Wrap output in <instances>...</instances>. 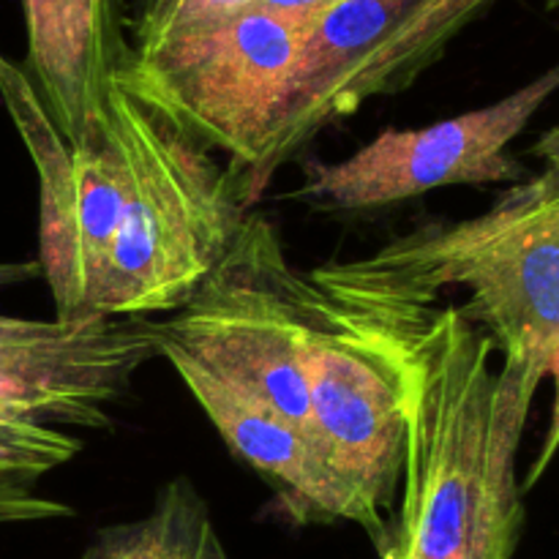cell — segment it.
<instances>
[{"label": "cell", "mask_w": 559, "mask_h": 559, "mask_svg": "<svg viewBox=\"0 0 559 559\" xmlns=\"http://www.w3.org/2000/svg\"><path fill=\"white\" fill-rule=\"evenodd\" d=\"M336 304L364 322L402 393V478L377 557L513 559L524 527L516 462L535 393L459 306Z\"/></svg>", "instance_id": "1"}, {"label": "cell", "mask_w": 559, "mask_h": 559, "mask_svg": "<svg viewBox=\"0 0 559 559\" xmlns=\"http://www.w3.org/2000/svg\"><path fill=\"white\" fill-rule=\"evenodd\" d=\"M306 278L355 304L435 306L445 289H464L459 311L495 342L502 369L538 393L559 336V189L535 175L478 216L424 224Z\"/></svg>", "instance_id": "2"}, {"label": "cell", "mask_w": 559, "mask_h": 559, "mask_svg": "<svg viewBox=\"0 0 559 559\" xmlns=\"http://www.w3.org/2000/svg\"><path fill=\"white\" fill-rule=\"evenodd\" d=\"M109 126L126 200L93 293V317L173 314L211 276L249 216L243 173L112 85Z\"/></svg>", "instance_id": "3"}, {"label": "cell", "mask_w": 559, "mask_h": 559, "mask_svg": "<svg viewBox=\"0 0 559 559\" xmlns=\"http://www.w3.org/2000/svg\"><path fill=\"white\" fill-rule=\"evenodd\" d=\"M306 31L262 9L131 47L115 87L249 175L282 115Z\"/></svg>", "instance_id": "4"}, {"label": "cell", "mask_w": 559, "mask_h": 559, "mask_svg": "<svg viewBox=\"0 0 559 559\" xmlns=\"http://www.w3.org/2000/svg\"><path fill=\"white\" fill-rule=\"evenodd\" d=\"M497 0H336L306 31L282 115L260 164L243 175L246 200L322 129L369 98L402 93L437 63L453 38Z\"/></svg>", "instance_id": "5"}, {"label": "cell", "mask_w": 559, "mask_h": 559, "mask_svg": "<svg viewBox=\"0 0 559 559\" xmlns=\"http://www.w3.org/2000/svg\"><path fill=\"white\" fill-rule=\"evenodd\" d=\"M153 325L158 349H175L260 399L311 440L300 364L304 276L289 267L282 238L267 218L249 213L211 276L180 309Z\"/></svg>", "instance_id": "6"}, {"label": "cell", "mask_w": 559, "mask_h": 559, "mask_svg": "<svg viewBox=\"0 0 559 559\" xmlns=\"http://www.w3.org/2000/svg\"><path fill=\"white\" fill-rule=\"evenodd\" d=\"M559 91V63L511 96L424 129H388L344 162L306 164L295 197L333 211L396 205L442 186L522 183L511 142Z\"/></svg>", "instance_id": "7"}, {"label": "cell", "mask_w": 559, "mask_h": 559, "mask_svg": "<svg viewBox=\"0 0 559 559\" xmlns=\"http://www.w3.org/2000/svg\"><path fill=\"white\" fill-rule=\"evenodd\" d=\"M300 347L311 440L388 527L404 456V407L396 377L364 322L304 276Z\"/></svg>", "instance_id": "8"}, {"label": "cell", "mask_w": 559, "mask_h": 559, "mask_svg": "<svg viewBox=\"0 0 559 559\" xmlns=\"http://www.w3.org/2000/svg\"><path fill=\"white\" fill-rule=\"evenodd\" d=\"M0 98L38 175V267L55 298V317L87 320L126 200V164L107 136L69 147L25 69L0 52Z\"/></svg>", "instance_id": "9"}, {"label": "cell", "mask_w": 559, "mask_h": 559, "mask_svg": "<svg viewBox=\"0 0 559 559\" xmlns=\"http://www.w3.org/2000/svg\"><path fill=\"white\" fill-rule=\"evenodd\" d=\"M36 276L38 260L0 265V287ZM156 355V325L147 317L63 322L0 314V393L55 429H107L109 409Z\"/></svg>", "instance_id": "10"}, {"label": "cell", "mask_w": 559, "mask_h": 559, "mask_svg": "<svg viewBox=\"0 0 559 559\" xmlns=\"http://www.w3.org/2000/svg\"><path fill=\"white\" fill-rule=\"evenodd\" d=\"M202 407L229 451L238 453L276 489L295 524H358L371 544L385 540L388 527L360 500L358 491L322 459L314 442L273 413L260 399L229 385L175 349H158Z\"/></svg>", "instance_id": "11"}, {"label": "cell", "mask_w": 559, "mask_h": 559, "mask_svg": "<svg viewBox=\"0 0 559 559\" xmlns=\"http://www.w3.org/2000/svg\"><path fill=\"white\" fill-rule=\"evenodd\" d=\"M27 80L69 147L107 136V96L131 44L126 0H22Z\"/></svg>", "instance_id": "12"}, {"label": "cell", "mask_w": 559, "mask_h": 559, "mask_svg": "<svg viewBox=\"0 0 559 559\" xmlns=\"http://www.w3.org/2000/svg\"><path fill=\"white\" fill-rule=\"evenodd\" d=\"M82 559H229L205 497L178 475L158 489L151 511L98 530Z\"/></svg>", "instance_id": "13"}, {"label": "cell", "mask_w": 559, "mask_h": 559, "mask_svg": "<svg viewBox=\"0 0 559 559\" xmlns=\"http://www.w3.org/2000/svg\"><path fill=\"white\" fill-rule=\"evenodd\" d=\"M80 451L82 440L41 424L0 393V513L14 516L36 506L27 491Z\"/></svg>", "instance_id": "14"}, {"label": "cell", "mask_w": 559, "mask_h": 559, "mask_svg": "<svg viewBox=\"0 0 559 559\" xmlns=\"http://www.w3.org/2000/svg\"><path fill=\"white\" fill-rule=\"evenodd\" d=\"M260 5V0H131V47L151 44L173 33L216 25Z\"/></svg>", "instance_id": "15"}, {"label": "cell", "mask_w": 559, "mask_h": 559, "mask_svg": "<svg viewBox=\"0 0 559 559\" xmlns=\"http://www.w3.org/2000/svg\"><path fill=\"white\" fill-rule=\"evenodd\" d=\"M546 377H549L551 388H555V399H551V418H549V429H546V437H544V445H540L538 456H535L533 467H530L527 478H524L522 484L524 495H527V491L544 478V473L551 467V462H555L559 451V336L555 347H551L549 364H546Z\"/></svg>", "instance_id": "16"}, {"label": "cell", "mask_w": 559, "mask_h": 559, "mask_svg": "<svg viewBox=\"0 0 559 559\" xmlns=\"http://www.w3.org/2000/svg\"><path fill=\"white\" fill-rule=\"evenodd\" d=\"M533 153L544 162V173H540L538 178L544 180V183L557 186L559 189V126L546 131V134L535 142Z\"/></svg>", "instance_id": "17"}, {"label": "cell", "mask_w": 559, "mask_h": 559, "mask_svg": "<svg viewBox=\"0 0 559 559\" xmlns=\"http://www.w3.org/2000/svg\"><path fill=\"white\" fill-rule=\"evenodd\" d=\"M546 5H549V9H559V0H546Z\"/></svg>", "instance_id": "18"}]
</instances>
